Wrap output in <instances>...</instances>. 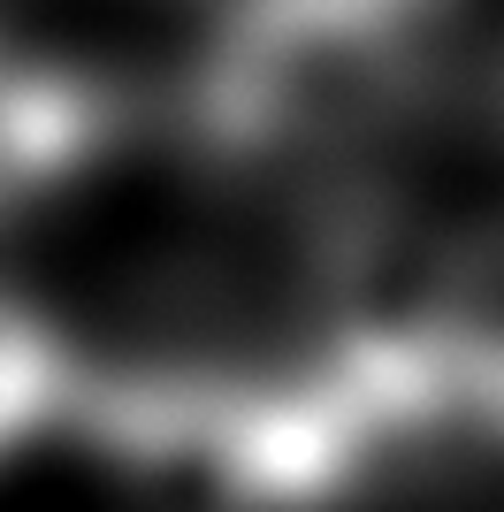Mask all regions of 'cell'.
Returning a JSON list of instances; mask_svg holds the SVG:
<instances>
[{
  "mask_svg": "<svg viewBox=\"0 0 504 512\" xmlns=\"http://www.w3.org/2000/svg\"><path fill=\"white\" fill-rule=\"evenodd\" d=\"M92 130H100V107L77 77L0 46V207L62 184L92 153Z\"/></svg>",
  "mask_w": 504,
  "mask_h": 512,
  "instance_id": "cell-1",
  "label": "cell"
},
{
  "mask_svg": "<svg viewBox=\"0 0 504 512\" xmlns=\"http://www.w3.org/2000/svg\"><path fill=\"white\" fill-rule=\"evenodd\" d=\"M62 390H69V375H62L54 337L31 314L0 306V451H16L46 413L62 406Z\"/></svg>",
  "mask_w": 504,
  "mask_h": 512,
  "instance_id": "cell-2",
  "label": "cell"
}]
</instances>
